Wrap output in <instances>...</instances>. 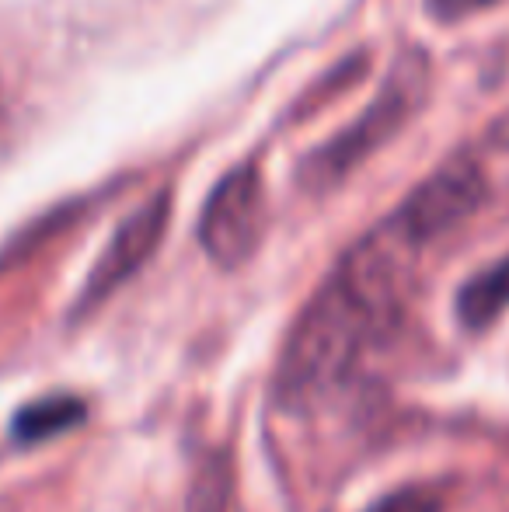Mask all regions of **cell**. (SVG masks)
I'll return each mask as SVG.
<instances>
[{"label":"cell","mask_w":509,"mask_h":512,"mask_svg":"<svg viewBox=\"0 0 509 512\" xmlns=\"http://www.w3.org/2000/svg\"><path fill=\"white\" fill-rule=\"evenodd\" d=\"M499 4V0H426V11L433 14L436 21H461L475 11H485V7Z\"/></svg>","instance_id":"cell-10"},{"label":"cell","mask_w":509,"mask_h":512,"mask_svg":"<svg viewBox=\"0 0 509 512\" xmlns=\"http://www.w3.org/2000/svg\"><path fill=\"white\" fill-rule=\"evenodd\" d=\"M381 331L384 324L374 310L332 272V279L314 293L286 335L276 370L279 405L311 408L314 401L332 394L349 377L370 338Z\"/></svg>","instance_id":"cell-1"},{"label":"cell","mask_w":509,"mask_h":512,"mask_svg":"<svg viewBox=\"0 0 509 512\" xmlns=\"http://www.w3.org/2000/svg\"><path fill=\"white\" fill-rule=\"evenodd\" d=\"M84 401H77L74 394H49L32 405H25L14 415V439L18 443H42L53 439L60 432H70L84 418Z\"/></svg>","instance_id":"cell-6"},{"label":"cell","mask_w":509,"mask_h":512,"mask_svg":"<svg viewBox=\"0 0 509 512\" xmlns=\"http://www.w3.org/2000/svg\"><path fill=\"white\" fill-rule=\"evenodd\" d=\"M168 216H171L168 192H157V196H150L147 203L136 206L133 213L119 223V230L109 237L105 251L98 255L95 269L84 279V290L74 304L77 317H84L88 310L105 304L119 286H126L129 279L154 258L157 244H161L164 230H168Z\"/></svg>","instance_id":"cell-5"},{"label":"cell","mask_w":509,"mask_h":512,"mask_svg":"<svg viewBox=\"0 0 509 512\" xmlns=\"http://www.w3.org/2000/svg\"><path fill=\"white\" fill-rule=\"evenodd\" d=\"M262 223V175L255 164H238L206 196L203 216H199V244L220 269H238L255 251L258 237H262Z\"/></svg>","instance_id":"cell-4"},{"label":"cell","mask_w":509,"mask_h":512,"mask_svg":"<svg viewBox=\"0 0 509 512\" xmlns=\"http://www.w3.org/2000/svg\"><path fill=\"white\" fill-rule=\"evenodd\" d=\"M485 199V171L475 157L457 154L443 161L426 182L391 213V223L412 248H426L447 230L461 227Z\"/></svg>","instance_id":"cell-3"},{"label":"cell","mask_w":509,"mask_h":512,"mask_svg":"<svg viewBox=\"0 0 509 512\" xmlns=\"http://www.w3.org/2000/svg\"><path fill=\"white\" fill-rule=\"evenodd\" d=\"M0 129H4V115H0Z\"/></svg>","instance_id":"cell-11"},{"label":"cell","mask_w":509,"mask_h":512,"mask_svg":"<svg viewBox=\"0 0 509 512\" xmlns=\"http://www.w3.org/2000/svg\"><path fill=\"white\" fill-rule=\"evenodd\" d=\"M440 509H443L440 495L429 492V488H401V492L377 502L370 512H440Z\"/></svg>","instance_id":"cell-9"},{"label":"cell","mask_w":509,"mask_h":512,"mask_svg":"<svg viewBox=\"0 0 509 512\" xmlns=\"http://www.w3.org/2000/svg\"><path fill=\"white\" fill-rule=\"evenodd\" d=\"M429 88V60L419 49H405L387 70L381 91L374 95L367 112L356 122H349L335 140L321 143L314 154L304 157L300 164V182L307 189H328V185L342 182L356 164L367 161L374 150H381L391 136L415 115Z\"/></svg>","instance_id":"cell-2"},{"label":"cell","mask_w":509,"mask_h":512,"mask_svg":"<svg viewBox=\"0 0 509 512\" xmlns=\"http://www.w3.org/2000/svg\"><path fill=\"white\" fill-rule=\"evenodd\" d=\"M509 307V258L485 269L482 276L468 279L457 297V314L468 328H485Z\"/></svg>","instance_id":"cell-7"},{"label":"cell","mask_w":509,"mask_h":512,"mask_svg":"<svg viewBox=\"0 0 509 512\" xmlns=\"http://www.w3.org/2000/svg\"><path fill=\"white\" fill-rule=\"evenodd\" d=\"M231 506V464L224 453H210L192 474L185 512H227Z\"/></svg>","instance_id":"cell-8"}]
</instances>
